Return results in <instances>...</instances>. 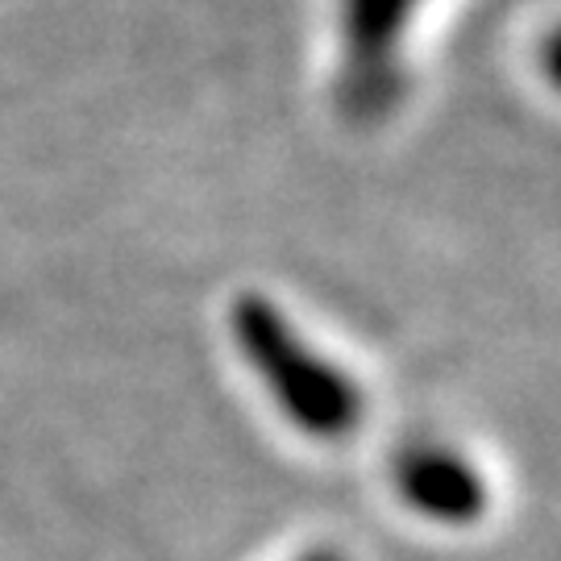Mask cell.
<instances>
[{
  "mask_svg": "<svg viewBox=\"0 0 561 561\" xmlns=\"http://www.w3.org/2000/svg\"><path fill=\"white\" fill-rule=\"evenodd\" d=\"M391 479L400 500L421 520L433 524H454V528L474 524L491 503V491L474 470V461L449 445H403V454L391 466Z\"/></svg>",
  "mask_w": 561,
  "mask_h": 561,
  "instance_id": "2",
  "label": "cell"
},
{
  "mask_svg": "<svg viewBox=\"0 0 561 561\" xmlns=\"http://www.w3.org/2000/svg\"><path fill=\"white\" fill-rule=\"evenodd\" d=\"M300 561H345L337 553V549H312V553H308V558H300Z\"/></svg>",
  "mask_w": 561,
  "mask_h": 561,
  "instance_id": "3",
  "label": "cell"
},
{
  "mask_svg": "<svg viewBox=\"0 0 561 561\" xmlns=\"http://www.w3.org/2000/svg\"><path fill=\"white\" fill-rule=\"evenodd\" d=\"M241 358L279 403V412L317 442H341L366 421V396L341 366L321 358L262 296H245L233 308Z\"/></svg>",
  "mask_w": 561,
  "mask_h": 561,
  "instance_id": "1",
  "label": "cell"
}]
</instances>
